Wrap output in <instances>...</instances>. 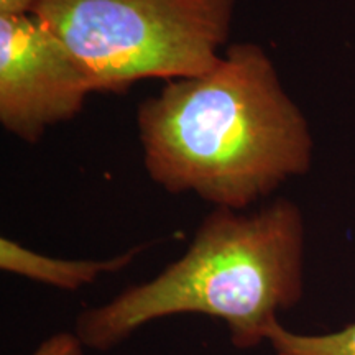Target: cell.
<instances>
[{
    "mask_svg": "<svg viewBox=\"0 0 355 355\" xmlns=\"http://www.w3.org/2000/svg\"><path fill=\"white\" fill-rule=\"evenodd\" d=\"M146 175L170 194L193 193L243 211L309 171V123L257 43H232L214 68L168 81L137 109Z\"/></svg>",
    "mask_w": 355,
    "mask_h": 355,
    "instance_id": "6da1fadb",
    "label": "cell"
},
{
    "mask_svg": "<svg viewBox=\"0 0 355 355\" xmlns=\"http://www.w3.org/2000/svg\"><path fill=\"white\" fill-rule=\"evenodd\" d=\"M304 225L300 207L275 199L259 211L214 207L183 257L150 282L81 313L86 347L109 350L145 324L173 314H206L227 324L232 344L266 340L277 313L303 295Z\"/></svg>",
    "mask_w": 355,
    "mask_h": 355,
    "instance_id": "7a4b0ae2",
    "label": "cell"
},
{
    "mask_svg": "<svg viewBox=\"0 0 355 355\" xmlns=\"http://www.w3.org/2000/svg\"><path fill=\"white\" fill-rule=\"evenodd\" d=\"M235 0H42L33 8L81 63L94 92L193 78L224 55Z\"/></svg>",
    "mask_w": 355,
    "mask_h": 355,
    "instance_id": "3957f363",
    "label": "cell"
},
{
    "mask_svg": "<svg viewBox=\"0 0 355 355\" xmlns=\"http://www.w3.org/2000/svg\"><path fill=\"white\" fill-rule=\"evenodd\" d=\"M91 94L81 63L38 17H0V123L8 133L37 144Z\"/></svg>",
    "mask_w": 355,
    "mask_h": 355,
    "instance_id": "277c9868",
    "label": "cell"
},
{
    "mask_svg": "<svg viewBox=\"0 0 355 355\" xmlns=\"http://www.w3.org/2000/svg\"><path fill=\"white\" fill-rule=\"evenodd\" d=\"M145 245L132 247L125 254L105 260H64L38 254L12 239H0V268L60 290L76 291L94 283L101 275L115 273L130 265Z\"/></svg>",
    "mask_w": 355,
    "mask_h": 355,
    "instance_id": "5b68a950",
    "label": "cell"
},
{
    "mask_svg": "<svg viewBox=\"0 0 355 355\" xmlns=\"http://www.w3.org/2000/svg\"><path fill=\"white\" fill-rule=\"evenodd\" d=\"M266 340L277 355H355V324L334 334L301 336L275 322L266 334Z\"/></svg>",
    "mask_w": 355,
    "mask_h": 355,
    "instance_id": "8992f818",
    "label": "cell"
},
{
    "mask_svg": "<svg viewBox=\"0 0 355 355\" xmlns=\"http://www.w3.org/2000/svg\"><path fill=\"white\" fill-rule=\"evenodd\" d=\"M83 347L84 344L78 334L60 332L40 344V347L30 355H83Z\"/></svg>",
    "mask_w": 355,
    "mask_h": 355,
    "instance_id": "52a82bcc",
    "label": "cell"
},
{
    "mask_svg": "<svg viewBox=\"0 0 355 355\" xmlns=\"http://www.w3.org/2000/svg\"><path fill=\"white\" fill-rule=\"evenodd\" d=\"M42 0H0V17L28 15Z\"/></svg>",
    "mask_w": 355,
    "mask_h": 355,
    "instance_id": "ba28073f",
    "label": "cell"
}]
</instances>
